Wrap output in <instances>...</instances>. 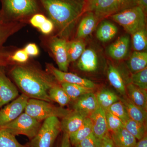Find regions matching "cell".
Listing matches in <instances>:
<instances>
[{
	"instance_id": "d6a6232c",
	"label": "cell",
	"mask_w": 147,
	"mask_h": 147,
	"mask_svg": "<svg viewBox=\"0 0 147 147\" xmlns=\"http://www.w3.org/2000/svg\"><path fill=\"white\" fill-rule=\"evenodd\" d=\"M0 147H28L21 144L16 139L15 136L0 127Z\"/></svg>"
},
{
	"instance_id": "8d00e7d4",
	"label": "cell",
	"mask_w": 147,
	"mask_h": 147,
	"mask_svg": "<svg viewBox=\"0 0 147 147\" xmlns=\"http://www.w3.org/2000/svg\"><path fill=\"white\" fill-rule=\"evenodd\" d=\"M29 56L24 49L17 50L11 56L12 62L19 64L26 63L29 59Z\"/></svg>"
},
{
	"instance_id": "2e32d148",
	"label": "cell",
	"mask_w": 147,
	"mask_h": 147,
	"mask_svg": "<svg viewBox=\"0 0 147 147\" xmlns=\"http://www.w3.org/2000/svg\"><path fill=\"white\" fill-rule=\"evenodd\" d=\"M78 68L81 71L92 72L98 68V57L96 52L91 48L86 49L78 59L77 64Z\"/></svg>"
},
{
	"instance_id": "b9f144b4",
	"label": "cell",
	"mask_w": 147,
	"mask_h": 147,
	"mask_svg": "<svg viewBox=\"0 0 147 147\" xmlns=\"http://www.w3.org/2000/svg\"><path fill=\"white\" fill-rule=\"evenodd\" d=\"M100 147H115L109 131L101 140Z\"/></svg>"
},
{
	"instance_id": "836d02e7",
	"label": "cell",
	"mask_w": 147,
	"mask_h": 147,
	"mask_svg": "<svg viewBox=\"0 0 147 147\" xmlns=\"http://www.w3.org/2000/svg\"><path fill=\"white\" fill-rule=\"evenodd\" d=\"M108 110L119 118L123 124L130 119L124 105L120 100L113 103Z\"/></svg>"
},
{
	"instance_id": "74e56055",
	"label": "cell",
	"mask_w": 147,
	"mask_h": 147,
	"mask_svg": "<svg viewBox=\"0 0 147 147\" xmlns=\"http://www.w3.org/2000/svg\"><path fill=\"white\" fill-rule=\"evenodd\" d=\"M101 141L96 138L92 133L78 145L80 147H100Z\"/></svg>"
},
{
	"instance_id": "277c9868",
	"label": "cell",
	"mask_w": 147,
	"mask_h": 147,
	"mask_svg": "<svg viewBox=\"0 0 147 147\" xmlns=\"http://www.w3.org/2000/svg\"><path fill=\"white\" fill-rule=\"evenodd\" d=\"M136 6L137 0H86L84 13L92 12L99 21Z\"/></svg>"
},
{
	"instance_id": "6da1fadb",
	"label": "cell",
	"mask_w": 147,
	"mask_h": 147,
	"mask_svg": "<svg viewBox=\"0 0 147 147\" xmlns=\"http://www.w3.org/2000/svg\"><path fill=\"white\" fill-rule=\"evenodd\" d=\"M9 73L23 94L29 98L52 102L48 91L57 84L47 71L35 65L18 64L11 69Z\"/></svg>"
},
{
	"instance_id": "83f0119b",
	"label": "cell",
	"mask_w": 147,
	"mask_h": 147,
	"mask_svg": "<svg viewBox=\"0 0 147 147\" xmlns=\"http://www.w3.org/2000/svg\"><path fill=\"white\" fill-rule=\"evenodd\" d=\"M86 43L81 39L67 42V50L69 63L78 60L86 50Z\"/></svg>"
},
{
	"instance_id": "4fadbf2b",
	"label": "cell",
	"mask_w": 147,
	"mask_h": 147,
	"mask_svg": "<svg viewBox=\"0 0 147 147\" xmlns=\"http://www.w3.org/2000/svg\"><path fill=\"white\" fill-rule=\"evenodd\" d=\"M6 67L0 66V108L16 98L19 93L6 74Z\"/></svg>"
},
{
	"instance_id": "44dd1931",
	"label": "cell",
	"mask_w": 147,
	"mask_h": 147,
	"mask_svg": "<svg viewBox=\"0 0 147 147\" xmlns=\"http://www.w3.org/2000/svg\"><path fill=\"white\" fill-rule=\"evenodd\" d=\"M120 100L124 105L130 119L142 123L146 124L147 111L135 105L127 96H123V97L120 98Z\"/></svg>"
},
{
	"instance_id": "484cf974",
	"label": "cell",
	"mask_w": 147,
	"mask_h": 147,
	"mask_svg": "<svg viewBox=\"0 0 147 147\" xmlns=\"http://www.w3.org/2000/svg\"><path fill=\"white\" fill-rule=\"evenodd\" d=\"M118 32V28L115 24L110 21L102 22L96 31L98 39L102 42H106L113 38Z\"/></svg>"
},
{
	"instance_id": "603a6c76",
	"label": "cell",
	"mask_w": 147,
	"mask_h": 147,
	"mask_svg": "<svg viewBox=\"0 0 147 147\" xmlns=\"http://www.w3.org/2000/svg\"><path fill=\"white\" fill-rule=\"evenodd\" d=\"M107 74L108 80L111 85L121 94L125 95V86L118 69L113 65L109 64Z\"/></svg>"
},
{
	"instance_id": "e0dca14e",
	"label": "cell",
	"mask_w": 147,
	"mask_h": 147,
	"mask_svg": "<svg viewBox=\"0 0 147 147\" xmlns=\"http://www.w3.org/2000/svg\"><path fill=\"white\" fill-rule=\"evenodd\" d=\"M86 118L79 112L72 110L68 115L63 118L61 121L62 131L70 135L82 126Z\"/></svg>"
},
{
	"instance_id": "30bf717a",
	"label": "cell",
	"mask_w": 147,
	"mask_h": 147,
	"mask_svg": "<svg viewBox=\"0 0 147 147\" xmlns=\"http://www.w3.org/2000/svg\"><path fill=\"white\" fill-rule=\"evenodd\" d=\"M29 98L22 94L19 97L0 110V126L18 118L25 110Z\"/></svg>"
},
{
	"instance_id": "d590c367",
	"label": "cell",
	"mask_w": 147,
	"mask_h": 147,
	"mask_svg": "<svg viewBox=\"0 0 147 147\" xmlns=\"http://www.w3.org/2000/svg\"><path fill=\"white\" fill-rule=\"evenodd\" d=\"M105 113L107 127L109 131L114 132L124 126L123 123L117 117L108 110Z\"/></svg>"
},
{
	"instance_id": "4dcf8cb0",
	"label": "cell",
	"mask_w": 147,
	"mask_h": 147,
	"mask_svg": "<svg viewBox=\"0 0 147 147\" xmlns=\"http://www.w3.org/2000/svg\"><path fill=\"white\" fill-rule=\"evenodd\" d=\"M124 127L136 139H142L147 134L146 124L129 119L123 124Z\"/></svg>"
},
{
	"instance_id": "3957f363",
	"label": "cell",
	"mask_w": 147,
	"mask_h": 147,
	"mask_svg": "<svg viewBox=\"0 0 147 147\" xmlns=\"http://www.w3.org/2000/svg\"><path fill=\"white\" fill-rule=\"evenodd\" d=\"M1 12L10 21H24L36 13H41L37 0H1Z\"/></svg>"
},
{
	"instance_id": "bcb514c9",
	"label": "cell",
	"mask_w": 147,
	"mask_h": 147,
	"mask_svg": "<svg viewBox=\"0 0 147 147\" xmlns=\"http://www.w3.org/2000/svg\"><path fill=\"white\" fill-rule=\"evenodd\" d=\"M75 147H80L79 146V145H76V146H75Z\"/></svg>"
},
{
	"instance_id": "9c48e42d",
	"label": "cell",
	"mask_w": 147,
	"mask_h": 147,
	"mask_svg": "<svg viewBox=\"0 0 147 147\" xmlns=\"http://www.w3.org/2000/svg\"><path fill=\"white\" fill-rule=\"evenodd\" d=\"M41 125L40 121L24 113L12 121L0 127L14 136L24 135L31 140L37 134Z\"/></svg>"
},
{
	"instance_id": "f35d334b",
	"label": "cell",
	"mask_w": 147,
	"mask_h": 147,
	"mask_svg": "<svg viewBox=\"0 0 147 147\" xmlns=\"http://www.w3.org/2000/svg\"><path fill=\"white\" fill-rule=\"evenodd\" d=\"M47 18L41 13H36L30 17V22L33 26L39 29Z\"/></svg>"
},
{
	"instance_id": "d6986e66",
	"label": "cell",
	"mask_w": 147,
	"mask_h": 147,
	"mask_svg": "<svg viewBox=\"0 0 147 147\" xmlns=\"http://www.w3.org/2000/svg\"><path fill=\"white\" fill-rule=\"evenodd\" d=\"M127 96L135 105L147 110V90L140 88L130 83L125 87Z\"/></svg>"
},
{
	"instance_id": "7dc6e473",
	"label": "cell",
	"mask_w": 147,
	"mask_h": 147,
	"mask_svg": "<svg viewBox=\"0 0 147 147\" xmlns=\"http://www.w3.org/2000/svg\"><path fill=\"white\" fill-rule=\"evenodd\" d=\"M115 147H116L115 146Z\"/></svg>"
},
{
	"instance_id": "52a82bcc",
	"label": "cell",
	"mask_w": 147,
	"mask_h": 147,
	"mask_svg": "<svg viewBox=\"0 0 147 147\" xmlns=\"http://www.w3.org/2000/svg\"><path fill=\"white\" fill-rule=\"evenodd\" d=\"M146 16L144 11L136 6L126 9L109 17L131 35L146 27Z\"/></svg>"
},
{
	"instance_id": "ba28073f",
	"label": "cell",
	"mask_w": 147,
	"mask_h": 147,
	"mask_svg": "<svg viewBox=\"0 0 147 147\" xmlns=\"http://www.w3.org/2000/svg\"><path fill=\"white\" fill-rule=\"evenodd\" d=\"M61 121L57 117H51L44 120L37 134L30 140L28 147H53L58 135L61 131Z\"/></svg>"
},
{
	"instance_id": "8fae6325",
	"label": "cell",
	"mask_w": 147,
	"mask_h": 147,
	"mask_svg": "<svg viewBox=\"0 0 147 147\" xmlns=\"http://www.w3.org/2000/svg\"><path fill=\"white\" fill-rule=\"evenodd\" d=\"M46 67V71L60 83L77 84L92 89L95 87V84L91 80L82 78L74 74L61 71L51 64L47 63Z\"/></svg>"
},
{
	"instance_id": "ee69618b",
	"label": "cell",
	"mask_w": 147,
	"mask_h": 147,
	"mask_svg": "<svg viewBox=\"0 0 147 147\" xmlns=\"http://www.w3.org/2000/svg\"><path fill=\"white\" fill-rule=\"evenodd\" d=\"M139 141L137 142L134 147H147V134Z\"/></svg>"
},
{
	"instance_id": "7a4b0ae2",
	"label": "cell",
	"mask_w": 147,
	"mask_h": 147,
	"mask_svg": "<svg viewBox=\"0 0 147 147\" xmlns=\"http://www.w3.org/2000/svg\"><path fill=\"white\" fill-rule=\"evenodd\" d=\"M57 29L61 38L66 40L76 22L84 14L86 0H37Z\"/></svg>"
},
{
	"instance_id": "5b68a950",
	"label": "cell",
	"mask_w": 147,
	"mask_h": 147,
	"mask_svg": "<svg viewBox=\"0 0 147 147\" xmlns=\"http://www.w3.org/2000/svg\"><path fill=\"white\" fill-rule=\"evenodd\" d=\"M71 111L63 107H57L45 100L29 98L24 113L40 122L51 117L62 119Z\"/></svg>"
},
{
	"instance_id": "5bb4252c",
	"label": "cell",
	"mask_w": 147,
	"mask_h": 147,
	"mask_svg": "<svg viewBox=\"0 0 147 147\" xmlns=\"http://www.w3.org/2000/svg\"><path fill=\"white\" fill-rule=\"evenodd\" d=\"M73 105L74 111L89 117L98 107L96 95L92 92L86 94L76 99Z\"/></svg>"
},
{
	"instance_id": "7c38bea8",
	"label": "cell",
	"mask_w": 147,
	"mask_h": 147,
	"mask_svg": "<svg viewBox=\"0 0 147 147\" xmlns=\"http://www.w3.org/2000/svg\"><path fill=\"white\" fill-rule=\"evenodd\" d=\"M66 40L62 38L54 37L50 40V49L53 53L59 69L67 72L69 62V61Z\"/></svg>"
},
{
	"instance_id": "1f68e13d",
	"label": "cell",
	"mask_w": 147,
	"mask_h": 147,
	"mask_svg": "<svg viewBox=\"0 0 147 147\" xmlns=\"http://www.w3.org/2000/svg\"><path fill=\"white\" fill-rule=\"evenodd\" d=\"M131 35L132 47L135 51L142 52L146 50L147 33L146 27L135 32Z\"/></svg>"
},
{
	"instance_id": "7bdbcfd3",
	"label": "cell",
	"mask_w": 147,
	"mask_h": 147,
	"mask_svg": "<svg viewBox=\"0 0 147 147\" xmlns=\"http://www.w3.org/2000/svg\"><path fill=\"white\" fill-rule=\"evenodd\" d=\"M61 147H71V142L69 140V135L68 134L63 132Z\"/></svg>"
},
{
	"instance_id": "9a60e30c",
	"label": "cell",
	"mask_w": 147,
	"mask_h": 147,
	"mask_svg": "<svg viewBox=\"0 0 147 147\" xmlns=\"http://www.w3.org/2000/svg\"><path fill=\"white\" fill-rule=\"evenodd\" d=\"M89 117L91 121L93 134L96 138L101 141L109 132L105 111L98 106Z\"/></svg>"
},
{
	"instance_id": "d4e9b609",
	"label": "cell",
	"mask_w": 147,
	"mask_h": 147,
	"mask_svg": "<svg viewBox=\"0 0 147 147\" xmlns=\"http://www.w3.org/2000/svg\"><path fill=\"white\" fill-rule=\"evenodd\" d=\"M127 66L133 73L147 67V53L144 51H134L127 61Z\"/></svg>"
},
{
	"instance_id": "ffe728a7",
	"label": "cell",
	"mask_w": 147,
	"mask_h": 147,
	"mask_svg": "<svg viewBox=\"0 0 147 147\" xmlns=\"http://www.w3.org/2000/svg\"><path fill=\"white\" fill-rule=\"evenodd\" d=\"M85 16L81 20L78 26L76 37L78 38L86 37L93 32L98 19L91 12H85Z\"/></svg>"
},
{
	"instance_id": "e575fe53",
	"label": "cell",
	"mask_w": 147,
	"mask_h": 147,
	"mask_svg": "<svg viewBox=\"0 0 147 147\" xmlns=\"http://www.w3.org/2000/svg\"><path fill=\"white\" fill-rule=\"evenodd\" d=\"M131 84L140 88L147 90V68L133 73L131 76Z\"/></svg>"
},
{
	"instance_id": "ac0fdd59",
	"label": "cell",
	"mask_w": 147,
	"mask_h": 147,
	"mask_svg": "<svg viewBox=\"0 0 147 147\" xmlns=\"http://www.w3.org/2000/svg\"><path fill=\"white\" fill-rule=\"evenodd\" d=\"M129 43L130 38L129 36L124 35L120 37L108 47V55L115 60L123 59L128 53Z\"/></svg>"
},
{
	"instance_id": "ab89813d",
	"label": "cell",
	"mask_w": 147,
	"mask_h": 147,
	"mask_svg": "<svg viewBox=\"0 0 147 147\" xmlns=\"http://www.w3.org/2000/svg\"><path fill=\"white\" fill-rule=\"evenodd\" d=\"M55 28V25L53 21L49 18H47L39 29L43 34L48 35L53 31Z\"/></svg>"
},
{
	"instance_id": "f1b7e54d",
	"label": "cell",
	"mask_w": 147,
	"mask_h": 147,
	"mask_svg": "<svg viewBox=\"0 0 147 147\" xmlns=\"http://www.w3.org/2000/svg\"><path fill=\"white\" fill-rule=\"evenodd\" d=\"M61 86L64 90L71 100H75L84 94L93 92V89L90 88L69 83H60Z\"/></svg>"
},
{
	"instance_id": "cb8c5ba5",
	"label": "cell",
	"mask_w": 147,
	"mask_h": 147,
	"mask_svg": "<svg viewBox=\"0 0 147 147\" xmlns=\"http://www.w3.org/2000/svg\"><path fill=\"white\" fill-rule=\"evenodd\" d=\"M92 133V126L91 121L89 117H86L82 126L76 131L69 135L71 145L75 146Z\"/></svg>"
},
{
	"instance_id": "f6af8a7d",
	"label": "cell",
	"mask_w": 147,
	"mask_h": 147,
	"mask_svg": "<svg viewBox=\"0 0 147 147\" xmlns=\"http://www.w3.org/2000/svg\"><path fill=\"white\" fill-rule=\"evenodd\" d=\"M137 6L142 9L146 14L147 11V0H137Z\"/></svg>"
},
{
	"instance_id": "7402d4cb",
	"label": "cell",
	"mask_w": 147,
	"mask_h": 147,
	"mask_svg": "<svg viewBox=\"0 0 147 147\" xmlns=\"http://www.w3.org/2000/svg\"><path fill=\"white\" fill-rule=\"evenodd\" d=\"M110 135L116 147H134L137 143L136 138L124 126Z\"/></svg>"
},
{
	"instance_id": "60d3db41",
	"label": "cell",
	"mask_w": 147,
	"mask_h": 147,
	"mask_svg": "<svg viewBox=\"0 0 147 147\" xmlns=\"http://www.w3.org/2000/svg\"><path fill=\"white\" fill-rule=\"evenodd\" d=\"M24 49L28 55L31 57H36L39 54V49L35 43H29Z\"/></svg>"
},
{
	"instance_id": "8992f818",
	"label": "cell",
	"mask_w": 147,
	"mask_h": 147,
	"mask_svg": "<svg viewBox=\"0 0 147 147\" xmlns=\"http://www.w3.org/2000/svg\"><path fill=\"white\" fill-rule=\"evenodd\" d=\"M25 21H10L4 17L0 10V66L6 67L13 64L11 56L13 51L4 46L5 43L11 36L26 26Z\"/></svg>"
},
{
	"instance_id": "f546056e",
	"label": "cell",
	"mask_w": 147,
	"mask_h": 147,
	"mask_svg": "<svg viewBox=\"0 0 147 147\" xmlns=\"http://www.w3.org/2000/svg\"><path fill=\"white\" fill-rule=\"evenodd\" d=\"M48 95L52 101L57 102L61 107L66 106L71 101L64 90L58 84L50 89L48 91Z\"/></svg>"
},
{
	"instance_id": "4316f807",
	"label": "cell",
	"mask_w": 147,
	"mask_h": 147,
	"mask_svg": "<svg viewBox=\"0 0 147 147\" xmlns=\"http://www.w3.org/2000/svg\"><path fill=\"white\" fill-rule=\"evenodd\" d=\"M98 106L107 111L111 105L120 100L114 92L108 89H103L96 95Z\"/></svg>"
}]
</instances>
